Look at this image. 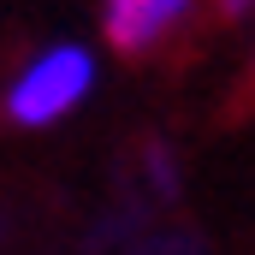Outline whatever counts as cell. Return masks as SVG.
Instances as JSON below:
<instances>
[{"mask_svg": "<svg viewBox=\"0 0 255 255\" xmlns=\"http://www.w3.org/2000/svg\"><path fill=\"white\" fill-rule=\"evenodd\" d=\"M244 6H250V0H226V12H244Z\"/></svg>", "mask_w": 255, "mask_h": 255, "instance_id": "cell-3", "label": "cell"}, {"mask_svg": "<svg viewBox=\"0 0 255 255\" xmlns=\"http://www.w3.org/2000/svg\"><path fill=\"white\" fill-rule=\"evenodd\" d=\"M83 89H89V54L83 48H54V54H42L12 83L6 113L18 125H48V119H60L65 107H77Z\"/></svg>", "mask_w": 255, "mask_h": 255, "instance_id": "cell-1", "label": "cell"}, {"mask_svg": "<svg viewBox=\"0 0 255 255\" xmlns=\"http://www.w3.org/2000/svg\"><path fill=\"white\" fill-rule=\"evenodd\" d=\"M184 12V0H107V42L119 54H142L166 36V24Z\"/></svg>", "mask_w": 255, "mask_h": 255, "instance_id": "cell-2", "label": "cell"}]
</instances>
